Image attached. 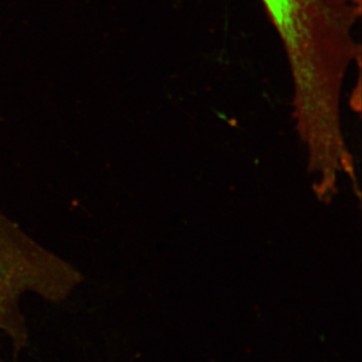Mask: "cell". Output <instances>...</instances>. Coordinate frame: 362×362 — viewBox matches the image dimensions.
<instances>
[{
  "label": "cell",
  "instance_id": "1",
  "mask_svg": "<svg viewBox=\"0 0 362 362\" xmlns=\"http://www.w3.org/2000/svg\"><path fill=\"white\" fill-rule=\"evenodd\" d=\"M83 281L84 276L73 264L42 246L0 211V331L16 351L28 341L21 309L23 296L62 303Z\"/></svg>",
  "mask_w": 362,
  "mask_h": 362
}]
</instances>
